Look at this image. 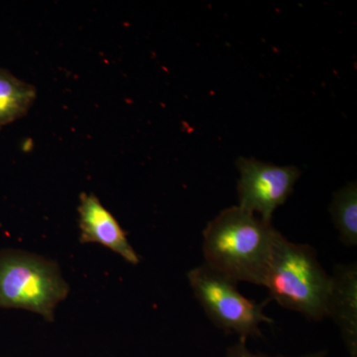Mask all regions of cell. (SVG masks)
<instances>
[{
  "mask_svg": "<svg viewBox=\"0 0 357 357\" xmlns=\"http://www.w3.org/2000/svg\"><path fill=\"white\" fill-rule=\"evenodd\" d=\"M326 317L333 319L349 357H357V266L337 264L333 268Z\"/></svg>",
  "mask_w": 357,
  "mask_h": 357,
  "instance_id": "obj_7",
  "label": "cell"
},
{
  "mask_svg": "<svg viewBox=\"0 0 357 357\" xmlns=\"http://www.w3.org/2000/svg\"><path fill=\"white\" fill-rule=\"evenodd\" d=\"M328 351H319L312 352V354H305V356L298 357H326ZM225 357H272L264 356V354H255V352L249 351L246 347L245 340H239L237 344L231 345L227 349V356ZM283 357V356H278Z\"/></svg>",
  "mask_w": 357,
  "mask_h": 357,
  "instance_id": "obj_10",
  "label": "cell"
},
{
  "mask_svg": "<svg viewBox=\"0 0 357 357\" xmlns=\"http://www.w3.org/2000/svg\"><path fill=\"white\" fill-rule=\"evenodd\" d=\"M263 286L269 299L281 307L314 321L326 318L332 275L319 264L312 246L291 243L279 234Z\"/></svg>",
  "mask_w": 357,
  "mask_h": 357,
  "instance_id": "obj_2",
  "label": "cell"
},
{
  "mask_svg": "<svg viewBox=\"0 0 357 357\" xmlns=\"http://www.w3.org/2000/svg\"><path fill=\"white\" fill-rule=\"evenodd\" d=\"M188 280L194 295L213 325L227 333H236L241 340L262 337L260 326L271 325L264 307L270 299L256 303L239 292L237 282L206 264L190 270Z\"/></svg>",
  "mask_w": 357,
  "mask_h": 357,
  "instance_id": "obj_4",
  "label": "cell"
},
{
  "mask_svg": "<svg viewBox=\"0 0 357 357\" xmlns=\"http://www.w3.org/2000/svg\"><path fill=\"white\" fill-rule=\"evenodd\" d=\"M241 178L237 182L239 208L259 213L263 220L272 222L274 211L286 203L301 177L295 166H276L255 158L236 161Z\"/></svg>",
  "mask_w": 357,
  "mask_h": 357,
  "instance_id": "obj_5",
  "label": "cell"
},
{
  "mask_svg": "<svg viewBox=\"0 0 357 357\" xmlns=\"http://www.w3.org/2000/svg\"><path fill=\"white\" fill-rule=\"evenodd\" d=\"M36 96L35 86L0 68V128L27 114Z\"/></svg>",
  "mask_w": 357,
  "mask_h": 357,
  "instance_id": "obj_8",
  "label": "cell"
},
{
  "mask_svg": "<svg viewBox=\"0 0 357 357\" xmlns=\"http://www.w3.org/2000/svg\"><path fill=\"white\" fill-rule=\"evenodd\" d=\"M333 222L340 234V239L347 248L357 245V188L356 183L335 192L330 206Z\"/></svg>",
  "mask_w": 357,
  "mask_h": 357,
  "instance_id": "obj_9",
  "label": "cell"
},
{
  "mask_svg": "<svg viewBox=\"0 0 357 357\" xmlns=\"http://www.w3.org/2000/svg\"><path fill=\"white\" fill-rule=\"evenodd\" d=\"M278 231L237 206L225 208L203 234L204 264L232 280L263 286Z\"/></svg>",
  "mask_w": 357,
  "mask_h": 357,
  "instance_id": "obj_1",
  "label": "cell"
},
{
  "mask_svg": "<svg viewBox=\"0 0 357 357\" xmlns=\"http://www.w3.org/2000/svg\"><path fill=\"white\" fill-rule=\"evenodd\" d=\"M69 285L57 263L25 251H0V307L34 312L53 321Z\"/></svg>",
  "mask_w": 357,
  "mask_h": 357,
  "instance_id": "obj_3",
  "label": "cell"
},
{
  "mask_svg": "<svg viewBox=\"0 0 357 357\" xmlns=\"http://www.w3.org/2000/svg\"><path fill=\"white\" fill-rule=\"evenodd\" d=\"M77 211L82 243L102 244L131 264L140 262V257L128 243L126 232L98 197L86 192L81 194Z\"/></svg>",
  "mask_w": 357,
  "mask_h": 357,
  "instance_id": "obj_6",
  "label": "cell"
}]
</instances>
